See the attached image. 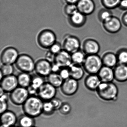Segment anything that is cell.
I'll return each mask as SVG.
<instances>
[{"label":"cell","mask_w":127,"mask_h":127,"mask_svg":"<svg viewBox=\"0 0 127 127\" xmlns=\"http://www.w3.org/2000/svg\"><path fill=\"white\" fill-rule=\"evenodd\" d=\"M68 68L71 78L78 81L83 78L85 71L82 66L72 64Z\"/></svg>","instance_id":"603a6c76"},{"label":"cell","mask_w":127,"mask_h":127,"mask_svg":"<svg viewBox=\"0 0 127 127\" xmlns=\"http://www.w3.org/2000/svg\"><path fill=\"white\" fill-rule=\"evenodd\" d=\"M86 56L83 51L79 50L71 54L72 63L74 64L82 66Z\"/></svg>","instance_id":"4316f807"},{"label":"cell","mask_w":127,"mask_h":127,"mask_svg":"<svg viewBox=\"0 0 127 127\" xmlns=\"http://www.w3.org/2000/svg\"><path fill=\"white\" fill-rule=\"evenodd\" d=\"M0 96H1L2 95H3V94L5 93V92L2 88H0Z\"/></svg>","instance_id":"bcb514c9"},{"label":"cell","mask_w":127,"mask_h":127,"mask_svg":"<svg viewBox=\"0 0 127 127\" xmlns=\"http://www.w3.org/2000/svg\"><path fill=\"white\" fill-rule=\"evenodd\" d=\"M84 82L86 87L91 90H96L101 83L97 74H88L85 77Z\"/></svg>","instance_id":"7402d4cb"},{"label":"cell","mask_w":127,"mask_h":127,"mask_svg":"<svg viewBox=\"0 0 127 127\" xmlns=\"http://www.w3.org/2000/svg\"><path fill=\"white\" fill-rule=\"evenodd\" d=\"M20 55L17 49L13 47H8L2 51L0 61L2 64L13 65L15 64Z\"/></svg>","instance_id":"8992f818"},{"label":"cell","mask_w":127,"mask_h":127,"mask_svg":"<svg viewBox=\"0 0 127 127\" xmlns=\"http://www.w3.org/2000/svg\"><path fill=\"white\" fill-rule=\"evenodd\" d=\"M121 20L123 25L127 27V11L122 15Z\"/></svg>","instance_id":"7bdbcfd3"},{"label":"cell","mask_w":127,"mask_h":127,"mask_svg":"<svg viewBox=\"0 0 127 127\" xmlns=\"http://www.w3.org/2000/svg\"><path fill=\"white\" fill-rule=\"evenodd\" d=\"M14 71V66L12 64H2L0 67V73L4 76L13 75Z\"/></svg>","instance_id":"d6a6232c"},{"label":"cell","mask_w":127,"mask_h":127,"mask_svg":"<svg viewBox=\"0 0 127 127\" xmlns=\"http://www.w3.org/2000/svg\"><path fill=\"white\" fill-rule=\"evenodd\" d=\"M121 0H101V2L104 8L112 10L118 8Z\"/></svg>","instance_id":"f546056e"},{"label":"cell","mask_w":127,"mask_h":127,"mask_svg":"<svg viewBox=\"0 0 127 127\" xmlns=\"http://www.w3.org/2000/svg\"><path fill=\"white\" fill-rule=\"evenodd\" d=\"M76 5L78 11L87 16L92 14L95 9L94 0H79Z\"/></svg>","instance_id":"9a60e30c"},{"label":"cell","mask_w":127,"mask_h":127,"mask_svg":"<svg viewBox=\"0 0 127 127\" xmlns=\"http://www.w3.org/2000/svg\"><path fill=\"white\" fill-rule=\"evenodd\" d=\"M29 96L27 88L18 86L10 93L9 97L15 104L23 105Z\"/></svg>","instance_id":"52a82bcc"},{"label":"cell","mask_w":127,"mask_h":127,"mask_svg":"<svg viewBox=\"0 0 127 127\" xmlns=\"http://www.w3.org/2000/svg\"><path fill=\"white\" fill-rule=\"evenodd\" d=\"M96 91L99 97L104 100L110 101L116 99L118 88L113 82H101Z\"/></svg>","instance_id":"7a4b0ae2"},{"label":"cell","mask_w":127,"mask_h":127,"mask_svg":"<svg viewBox=\"0 0 127 127\" xmlns=\"http://www.w3.org/2000/svg\"><path fill=\"white\" fill-rule=\"evenodd\" d=\"M56 88L48 82H45L38 90L37 95L43 100L50 101L56 95Z\"/></svg>","instance_id":"9c48e42d"},{"label":"cell","mask_w":127,"mask_h":127,"mask_svg":"<svg viewBox=\"0 0 127 127\" xmlns=\"http://www.w3.org/2000/svg\"><path fill=\"white\" fill-rule=\"evenodd\" d=\"M47 77V82L56 88L61 87L64 81L58 73L52 72Z\"/></svg>","instance_id":"484cf974"},{"label":"cell","mask_w":127,"mask_h":127,"mask_svg":"<svg viewBox=\"0 0 127 127\" xmlns=\"http://www.w3.org/2000/svg\"><path fill=\"white\" fill-rule=\"evenodd\" d=\"M79 87L78 81L70 78L64 80L61 89L62 93L66 95L71 96L78 91Z\"/></svg>","instance_id":"4fadbf2b"},{"label":"cell","mask_w":127,"mask_h":127,"mask_svg":"<svg viewBox=\"0 0 127 127\" xmlns=\"http://www.w3.org/2000/svg\"><path fill=\"white\" fill-rule=\"evenodd\" d=\"M17 121L16 114L11 111L7 110L1 114V126L4 127L14 126Z\"/></svg>","instance_id":"ac0fdd59"},{"label":"cell","mask_w":127,"mask_h":127,"mask_svg":"<svg viewBox=\"0 0 127 127\" xmlns=\"http://www.w3.org/2000/svg\"><path fill=\"white\" fill-rule=\"evenodd\" d=\"M43 100L38 96L30 95L23 105L25 114L32 117L39 116L43 113Z\"/></svg>","instance_id":"6da1fadb"},{"label":"cell","mask_w":127,"mask_h":127,"mask_svg":"<svg viewBox=\"0 0 127 127\" xmlns=\"http://www.w3.org/2000/svg\"><path fill=\"white\" fill-rule=\"evenodd\" d=\"M82 66L88 74H97L103 66L101 57L98 54L86 55Z\"/></svg>","instance_id":"3957f363"},{"label":"cell","mask_w":127,"mask_h":127,"mask_svg":"<svg viewBox=\"0 0 127 127\" xmlns=\"http://www.w3.org/2000/svg\"><path fill=\"white\" fill-rule=\"evenodd\" d=\"M12 127H20V126H12Z\"/></svg>","instance_id":"7dc6e473"},{"label":"cell","mask_w":127,"mask_h":127,"mask_svg":"<svg viewBox=\"0 0 127 127\" xmlns=\"http://www.w3.org/2000/svg\"><path fill=\"white\" fill-rule=\"evenodd\" d=\"M54 63L58 64L61 69L68 68L72 64L71 54L63 49L56 55Z\"/></svg>","instance_id":"2e32d148"},{"label":"cell","mask_w":127,"mask_h":127,"mask_svg":"<svg viewBox=\"0 0 127 127\" xmlns=\"http://www.w3.org/2000/svg\"><path fill=\"white\" fill-rule=\"evenodd\" d=\"M27 88L30 95H35V94H37L38 90L34 88L32 85H30Z\"/></svg>","instance_id":"b9f144b4"},{"label":"cell","mask_w":127,"mask_h":127,"mask_svg":"<svg viewBox=\"0 0 127 127\" xmlns=\"http://www.w3.org/2000/svg\"><path fill=\"white\" fill-rule=\"evenodd\" d=\"M52 64L45 59H41L35 62V71L42 77H47L52 72Z\"/></svg>","instance_id":"8fae6325"},{"label":"cell","mask_w":127,"mask_h":127,"mask_svg":"<svg viewBox=\"0 0 127 127\" xmlns=\"http://www.w3.org/2000/svg\"><path fill=\"white\" fill-rule=\"evenodd\" d=\"M55 56L56 55L49 50L46 53L45 59L48 61L49 62H50L52 64L55 62Z\"/></svg>","instance_id":"f35d334b"},{"label":"cell","mask_w":127,"mask_h":127,"mask_svg":"<svg viewBox=\"0 0 127 127\" xmlns=\"http://www.w3.org/2000/svg\"><path fill=\"white\" fill-rule=\"evenodd\" d=\"M35 64L34 59L30 56L21 54L19 56L15 65L21 72L30 73L34 71Z\"/></svg>","instance_id":"5b68a950"},{"label":"cell","mask_w":127,"mask_h":127,"mask_svg":"<svg viewBox=\"0 0 127 127\" xmlns=\"http://www.w3.org/2000/svg\"><path fill=\"white\" fill-rule=\"evenodd\" d=\"M59 73L64 80L70 77L69 70L68 68H62L61 69Z\"/></svg>","instance_id":"74e56055"},{"label":"cell","mask_w":127,"mask_h":127,"mask_svg":"<svg viewBox=\"0 0 127 127\" xmlns=\"http://www.w3.org/2000/svg\"><path fill=\"white\" fill-rule=\"evenodd\" d=\"M52 72L59 73L61 68L56 64L53 63L52 64Z\"/></svg>","instance_id":"ee69618b"},{"label":"cell","mask_w":127,"mask_h":127,"mask_svg":"<svg viewBox=\"0 0 127 127\" xmlns=\"http://www.w3.org/2000/svg\"><path fill=\"white\" fill-rule=\"evenodd\" d=\"M55 110L50 101H46L43 105V113L45 114H52Z\"/></svg>","instance_id":"836d02e7"},{"label":"cell","mask_w":127,"mask_h":127,"mask_svg":"<svg viewBox=\"0 0 127 127\" xmlns=\"http://www.w3.org/2000/svg\"><path fill=\"white\" fill-rule=\"evenodd\" d=\"M118 64L127 65V48H122L117 52Z\"/></svg>","instance_id":"f1b7e54d"},{"label":"cell","mask_w":127,"mask_h":127,"mask_svg":"<svg viewBox=\"0 0 127 127\" xmlns=\"http://www.w3.org/2000/svg\"><path fill=\"white\" fill-rule=\"evenodd\" d=\"M113 15L111 10L104 8L100 9L98 12V18L99 21L102 23Z\"/></svg>","instance_id":"83f0119b"},{"label":"cell","mask_w":127,"mask_h":127,"mask_svg":"<svg viewBox=\"0 0 127 127\" xmlns=\"http://www.w3.org/2000/svg\"><path fill=\"white\" fill-rule=\"evenodd\" d=\"M8 96L6 94L4 93L3 95L0 96V114L2 113L5 111L7 110L8 109Z\"/></svg>","instance_id":"e575fe53"},{"label":"cell","mask_w":127,"mask_h":127,"mask_svg":"<svg viewBox=\"0 0 127 127\" xmlns=\"http://www.w3.org/2000/svg\"><path fill=\"white\" fill-rule=\"evenodd\" d=\"M50 101L53 105L55 110L56 109H59L62 104L61 101L57 98H53L52 100H50Z\"/></svg>","instance_id":"ab89813d"},{"label":"cell","mask_w":127,"mask_h":127,"mask_svg":"<svg viewBox=\"0 0 127 127\" xmlns=\"http://www.w3.org/2000/svg\"><path fill=\"white\" fill-rule=\"evenodd\" d=\"M87 16L78 11L70 17H68L69 24L75 28H80L84 26L87 22Z\"/></svg>","instance_id":"e0dca14e"},{"label":"cell","mask_w":127,"mask_h":127,"mask_svg":"<svg viewBox=\"0 0 127 127\" xmlns=\"http://www.w3.org/2000/svg\"><path fill=\"white\" fill-rule=\"evenodd\" d=\"M82 50L87 55H96L100 52V46L98 42L95 39L88 38L83 41Z\"/></svg>","instance_id":"7c38bea8"},{"label":"cell","mask_w":127,"mask_h":127,"mask_svg":"<svg viewBox=\"0 0 127 127\" xmlns=\"http://www.w3.org/2000/svg\"><path fill=\"white\" fill-rule=\"evenodd\" d=\"M45 82L44 77L36 74L32 76L31 85L34 88L38 90L39 88Z\"/></svg>","instance_id":"4dcf8cb0"},{"label":"cell","mask_w":127,"mask_h":127,"mask_svg":"<svg viewBox=\"0 0 127 127\" xmlns=\"http://www.w3.org/2000/svg\"><path fill=\"white\" fill-rule=\"evenodd\" d=\"M81 46V42L78 38L73 35H67L63 41V49L72 54L79 50Z\"/></svg>","instance_id":"ba28073f"},{"label":"cell","mask_w":127,"mask_h":127,"mask_svg":"<svg viewBox=\"0 0 127 127\" xmlns=\"http://www.w3.org/2000/svg\"><path fill=\"white\" fill-rule=\"evenodd\" d=\"M78 11L76 4H67L64 8L65 15L68 17L72 16Z\"/></svg>","instance_id":"1f68e13d"},{"label":"cell","mask_w":127,"mask_h":127,"mask_svg":"<svg viewBox=\"0 0 127 127\" xmlns=\"http://www.w3.org/2000/svg\"><path fill=\"white\" fill-rule=\"evenodd\" d=\"M18 86L17 76L13 74L4 76L0 79V88L6 93H11Z\"/></svg>","instance_id":"5bb4252c"},{"label":"cell","mask_w":127,"mask_h":127,"mask_svg":"<svg viewBox=\"0 0 127 127\" xmlns=\"http://www.w3.org/2000/svg\"><path fill=\"white\" fill-rule=\"evenodd\" d=\"M62 50H63L62 45L58 41H56L49 49V50L55 55L58 54Z\"/></svg>","instance_id":"d590c367"},{"label":"cell","mask_w":127,"mask_h":127,"mask_svg":"<svg viewBox=\"0 0 127 127\" xmlns=\"http://www.w3.org/2000/svg\"><path fill=\"white\" fill-rule=\"evenodd\" d=\"M97 75L101 82H112L114 79L113 68L104 65L100 69Z\"/></svg>","instance_id":"d6986e66"},{"label":"cell","mask_w":127,"mask_h":127,"mask_svg":"<svg viewBox=\"0 0 127 127\" xmlns=\"http://www.w3.org/2000/svg\"><path fill=\"white\" fill-rule=\"evenodd\" d=\"M101 57L104 66L114 68L118 64L116 54L113 52H106Z\"/></svg>","instance_id":"ffe728a7"},{"label":"cell","mask_w":127,"mask_h":127,"mask_svg":"<svg viewBox=\"0 0 127 127\" xmlns=\"http://www.w3.org/2000/svg\"><path fill=\"white\" fill-rule=\"evenodd\" d=\"M32 127H35V126H32Z\"/></svg>","instance_id":"c3c4849f"},{"label":"cell","mask_w":127,"mask_h":127,"mask_svg":"<svg viewBox=\"0 0 127 127\" xmlns=\"http://www.w3.org/2000/svg\"><path fill=\"white\" fill-rule=\"evenodd\" d=\"M113 69L115 80L120 82L127 81V65L118 64Z\"/></svg>","instance_id":"44dd1931"},{"label":"cell","mask_w":127,"mask_h":127,"mask_svg":"<svg viewBox=\"0 0 127 127\" xmlns=\"http://www.w3.org/2000/svg\"><path fill=\"white\" fill-rule=\"evenodd\" d=\"M102 24L104 29L107 32L112 34H116L120 32L122 24L121 20L114 15Z\"/></svg>","instance_id":"30bf717a"},{"label":"cell","mask_w":127,"mask_h":127,"mask_svg":"<svg viewBox=\"0 0 127 127\" xmlns=\"http://www.w3.org/2000/svg\"><path fill=\"white\" fill-rule=\"evenodd\" d=\"M37 41L41 48L49 49L57 41V37L55 33L51 30L44 29L38 35Z\"/></svg>","instance_id":"277c9868"},{"label":"cell","mask_w":127,"mask_h":127,"mask_svg":"<svg viewBox=\"0 0 127 127\" xmlns=\"http://www.w3.org/2000/svg\"><path fill=\"white\" fill-rule=\"evenodd\" d=\"M34 117L25 114L21 115L18 119L19 126L20 127H32L34 126Z\"/></svg>","instance_id":"d4e9b609"},{"label":"cell","mask_w":127,"mask_h":127,"mask_svg":"<svg viewBox=\"0 0 127 127\" xmlns=\"http://www.w3.org/2000/svg\"><path fill=\"white\" fill-rule=\"evenodd\" d=\"M17 78L19 86L27 88L31 85L32 76L29 73L21 72L18 74Z\"/></svg>","instance_id":"cb8c5ba5"},{"label":"cell","mask_w":127,"mask_h":127,"mask_svg":"<svg viewBox=\"0 0 127 127\" xmlns=\"http://www.w3.org/2000/svg\"><path fill=\"white\" fill-rule=\"evenodd\" d=\"M118 8L122 11H127V0H121Z\"/></svg>","instance_id":"60d3db41"},{"label":"cell","mask_w":127,"mask_h":127,"mask_svg":"<svg viewBox=\"0 0 127 127\" xmlns=\"http://www.w3.org/2000/svg\"><path fill=\"white\" fill-rule=\"evenodd\" d=\"M59 111L62 114L66 115L70 112L71 107L70 105L68 103H62L61 106L59 108Z\"/></svg>","instance_id":"8d00e7d4"},{"label":"cell","mask_w":127,"mask_h":127,"mask_svg":"<svg viewBox=\"0 0 127 127\" xmlns=\"http://www.w3.org/2000/svg\"><path fill=\"white\" fill-rule=\"evenodd\" d=\"M67 4H76L79 0H64Z\"/></svg>","instance_id":"f6af8a7d"},{"label":"cell","mask_w":127,"mask_h":127,"mask_svg":"<svg viewBox=\"0 0 127 127\" xmlns=\"http://www.w3.org/2000/svg\"><path fill=\"white\" fill-rule=\"evenodd\" d=\"M1 127H4L3 126H1Z\"/></svg>","instance_id":"681fc988"}]
</instances>
